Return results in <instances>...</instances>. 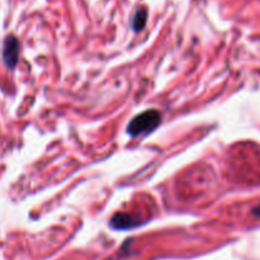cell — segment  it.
I'll return each mask as SVG.
<instances>
[{"label":"cell","instance_id":"2","mask_svg":"<svg viewBox=\"0 0 260 260\" xmlns=\"http://www.w3.org/2000/svg\"><path fill=\"white\" fill-rule=\"evenodd\" d=\"M140 220H136L134 216L127 215V213H117L111 220V226L117 230H127V229H134L140 225Z\"/></svg>","mask_w":260,"mask_h":260},{"label":"cell","instance_id":"1","mask_svg":"<svg viewBox=\"0 0 260 260\" xmlns=\"http://www.w3.org/2000/svg\"><path fill=\"white\" fill-rule=\"evenodd\" d=\"M161 122V114L155 109H149L144 113L135 117L127 126V132L131 136L136 137L142 134H149L154 131Z\"/></svg>","mask_w":260,"mask_h":260},{"label":"cell","instance_id":"3","mask_svg":"<svg viewBox=\"0 0 260 260\" xmlns=\"http://www.w3.org/2000/svg\"><path fill=\"white\" fill-rule=\"evenodd\" d=\"M147 22V10L146 9H139L134 17V22H132V28L135 32H140L145 28V24Z\"/></svg>","mask_w":260,"mask_h":260}]
</instances>
